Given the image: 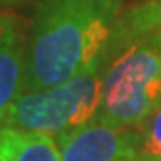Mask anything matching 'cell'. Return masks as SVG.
Segmentation results:
<instances>
[{
    "mask_svg": "<svg viewBox=\"0 0 161 161\" xmlns=\"http://www.w3.org/2000/svg\"><path fill=\"white\" fill-rule=\"evenodd\" d=\"M119 16L120 0H39L24 91L54 87L101 60Z\"/></svg>",
    "mask_w": 161,
    "mask_h": 161,
    "instance_id": "1",
    "label": "cell"
},
{
    "mask_svg": "<svg viewBox=\"0 0 161 161\" xmlns=\"http://www.w3.org/2000/svg\"><path fill=\"white\" fill-rule=\"evenodd\" d=\"M97 119L136 128L161 105V2L119 16L101 58Z\"/></svg>",
    "mask_w": 161,
    "mask_h": 161,
    "instance_id": "2",
    "label": "cell"
},
{
    "mask_svg": "<svg viewBox=\"0 0 161 161\" xmlns=\"http://www.w3.org/2000/svg\"><path fill=\"white\" fill-rule=\"evenodd\" d=\"M101 78L103 68L101 60H97L82 74L54 87L24 91L0 126L54 136L86 124L97 117L101 103Z\"/></svg>",
    "mask_w": 161,
    "mask_h": 161,
    "instance_id": "3",
    "label": "cell"
},
{
    "mask_svg": "<svg viewBox=\"0 0 161 161\" xmlns=\"http://www.w3.org/2000/svg\"><path fill=\"white\" fill-rule=\"evenodd\" d=\"M62 161H140L138 130L91 119L54 136Z\"/></svg>",
    "mask_w": 161,
    "mask_h": 161,
    "instance_id": "4",
    "label": "cell"
},
{
    "mask_svg": "<svg viewBox=\"0 0 161 161\" xmlns=\"http://www.w3.org/2000/svg\"><path fill=\"white\" fill-rule=\"evenodd\" d=\"M25 51L21 47L16 19L0 14V124L24 93Z\"/></svg>",
    "mask_w": 161,
    "mask_h": 161,
    "instance_id": "5",
    "label": "cell"
},
{
    "mask_svg": "<svg viewBox=\"0 0 161 161\" xmlns=\"http://www.w3.org/2000/svg\"><path fill=\"white\" fill-rule=\"evenodd\" d=\"M0 161H62L54 136L0 126Z\"/></svg>",
    "mask_w": 161,
    "mask_h": 161,
    "instance_id": "6",
    "label": "cell"
},
{
    "mask_svg": "<svg viewBox=\"0 0 161 161\" xmlns=\"http://www.w3.org/2000/svg\"><path fill=\"white\" fill-rule=\"evenodd\" d=\"M136 130L140 161H161V105Z\"/></svg>",
    "mask_w": 161,
    "mask_h": 161,
    "instance_id": "7",
    "label": "cell"
},
{
    "mask_svg": "<svg viewBox=\"0 0 161 161\" xmlns=\"http://www.w3.org/2000/svg\"><path fill=\"white\" fill-rule=\"evenodd\" d=\"M0 2H2V0H0Z\"/></svg>",
    "mask_w": 161,
    "mask_h": 161,
    "instance_id": "8",
    "label": "cell"
}]
</instances>
